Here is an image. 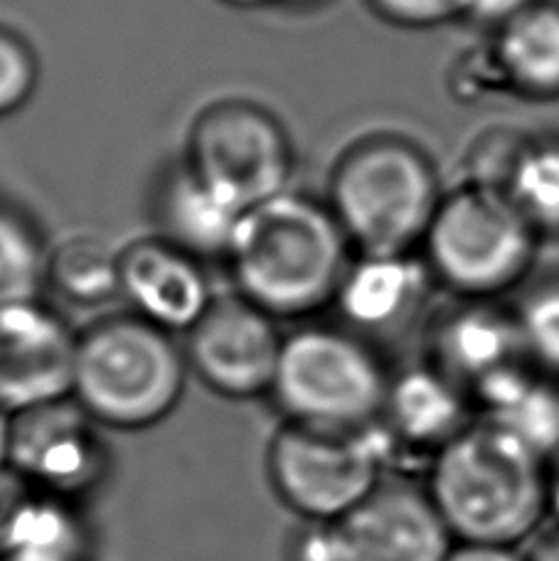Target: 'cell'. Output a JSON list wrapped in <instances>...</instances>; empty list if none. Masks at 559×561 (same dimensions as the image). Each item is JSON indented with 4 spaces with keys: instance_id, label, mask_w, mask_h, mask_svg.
<instances>
[{
    "instance_id": "6da1fadb",
    "label": "cell",
    "mask_w": 559,
    "mask_h": 561,
    "mask_svg": "<svg viewBox=\"0 0 559 561\" xmlns=\"http://www.w3.org/2000/svg\"><path fill=\"white\" fill-rule=\"evenodd\" d=\"M426 490L456 542L523 547L550 523L547 458L486 419L434 458Z\"/></svg>"
},
{
    "instance_id": "7a4b0ae2",
    "label": "cell",
    "mask_w": 559,
    "mask_h": 561,
    "mask_svg": "<svg viewBox=\"0 0 559 561\" xmlns=\"http://www.w3.org/2000/svg\"><path fill=\"white\" fill-rule=\"evenodd\" d=\"M347 249L331 207L284 190L247 209L225 262L239 296L276 320H298L333 306Z\"/></svg>"
},
{
    "instance_id": "3957f363",
    "label": "cell",
    "mask_w": 559,
    "mask_h": 561,
    "mask_svg": "<svg viewBox=\"0 0 559 561\" xmlns=\"http://www.w3.org/2000/svg\"><path fill=\"white\" fill-rule=\"evenodd\" d=\"M187 357L173 333L136 313L106 316L77 340L72 399L112 431H144L175 412Z\"/></svg>"
},
{
    "instance_id": "277c9868",
    "label": "cell",
    "mask_w": 559,
    "mask_h": 561,
    "mask_svg": "<svg viewBox=\"0 0 559 561\" xmlns=\"http://www.w3.org/2000/svg\"><path fill=\"white\" fill-rule=\"evenodd\" d=\"M540 242L503 187L468 178L444 193L422 256L454 298L503 300L531 276Z\"/></svg>"
},
{
    "instance_id": "5b68a950",
    "label": "cell",
    "mask_w": 559,
    "mask_h": 561,
    "mask_svg": "<svg viewBox=\"0 0 559 561\" xmlns=\"http://www.w3.org/2000/svg\"><path fill=\"white\" fill-rule=\"evenodd\" d=\"M442 197L429 158L395 138L347 150L331 180V209L361 254H412Z\"/></svg>"
},
{
    "instance_id": "8992f818",
    "label": "cell",
    "mask_w": 559,
    "mask_h": 561,
    "mask_svg": "<svg viewBox=\"0 0 559 561\" xmlns=\"http://www.w3.org/2000/svg\"><path fill=\"white\" fill-rule=\"evenodd\" d=\"M392 375L365 335L345 325H306L284 337L269 399L294 424L365 428L383 414Z\"/></svg>"
},
{
    "instance_id": "52a82bcc",
    "label": "cell",
    "mask_w": 559,
    "mask_h": 561,
    "mask_svg": "<svg viewBox=\"0 0 559 561\" xmlns=\"http://www.w3.org/2000/svg\"><path fill=\"white\" fill-rule=\"evenodd\" d=\"M377 421L365 428H323L284 421L266 448L276 497L306 523H335L387 476Z\"/></svg>"
},
{
    "instance_id": "ba28073f",
    "label": "cell",
    "mask_w": 559,
    "mask_h": 561,
    "mask_svg": "<svg viewBox=\"0 0 559 561\" xmlns=\"http://www.w3.org/2000/svg\"><path fill=\"white\" fill-rule=\"evenodd\" d=\"M185 165L242 209L284 193L292 144L276 118L247 102L205 108L187 136Z\"/></svg>"
},
{
    "instance_id": "9c48e42d",
    "label": "cell",
    "mask_w": 559,
    "mask_h": 561,
    "mask_svg": "<svg viewBox=\"0 0 559 561\" xmlns=\"http://www.w3.org/2000/svg\"><path fill=\"white\" fill-rule=\"evenodd\" d=\"M8 468L37 493L82 505L114 468L106 428L72 397L10 414Z\"/></svg>"
},
{
    "instance_id": "30bf717a",
    "label": "cell",
    "mask_w": 559,
    "mask_h": 561,
    "mask_svg": "<svg viewBox=\"0 0 559 561\" xmlns=\"http://www.w3.org/2000/svg\"><path fill=\"white\" fill-rule=\"evenodd\" d=\"M187 367L209 392L225 399L272 394L284 337L276 318L244 296H215L185 333Z\"/></svg>"
},
{
    "instance_id": "8fae6325",
    "label": "cell",
    "mask_w": 559,
    "mask_h": 561,
    "mask_svg": "<svg viewBox=\"0 0 559 561\" xmlns=\"http://www.w3.org/2000/svg\"><path fill=\"white\" fill-rule=\"evenodd\" d=\"M422 359L461 385L471 399L531 365L515 306L478 298H456L426 320Z\"/></svg>"
},
{
    "instance_id": "7c38bea8",
    "label": "cell",
    "mask_w": 559,
    "mask_h": 561,
    "mask_svg": "<svg viewBox=\"0 0 559 561\" xmlns=\"http://www.w3.org/2000/svg\"><path fill=\"white\" fill-rule=\"evenodd\" d=\"M77 340L39 298L0 308V407L18 414L72 397Z\"/></svg>"
},
{
    "instance_id": "4fadbf2b",
    "label": "cell",
    "mask_w": 559,
    "mask_h": 561,
    "mask_svg": "<svg viewBox=\"0 0 559 561\" xmlns=\"http://www.w3.org/2000/svg\"><path fill=\"white\" fill-rule=\"evenodd\" d=\"M335 525L347 561H446L456 545L426 485L404 476H385Z\"/></svg>"
},
{
    "instance_id": "5bb4252c",
    "label": "cell",
    "mask_w": 559,
    "mask_h": 561,
    "mask_svg": "<svg viewBox=\"0 0 559 561\" xmlns=\"http://www.w3.org/2000/svg\"><path fill=\"white\" fill-rule=\"evenodd\" d=\"M476 419L471 394L424 359L392 375L377 419L389 468L417 463L429 470L434 458Z\"/></svg>"
},
{
    "instance_id": "9a60e30c",
    "label": "cell",
    "mask_w": 559,
    "mask_h": 561,
    "mask_svg": "<svg viewBox=\"0 0 559 561\" xmlns=\"http://www.w3.org/2000/svg\"><path fill=\"white\" fill-rule=\"evenodd\" d=\"M434 284L426 259L414 252L361 254L347 266L333 306L345 328L375 343L412 328L426 310Z\"/></svg>"
},
{
    "instance_id": "2e32d148",
    "label": "cell",
    "mask_w": 559,
    "mask_h": 561,
    "mask_svg": "<svg viewBox=\"0 0 559 561\" xmlns=\"http://www.w3.org/2000/svg\"><path fill=\"white\" fill-rule=\"evenodd\" d=\"M122 296L132 313L168 333H187L215 300L199 259L163 237L124 249Z\"/></svg>"
},
{
    "instance_id": "e0dca14e",
    "label": "cell",
    "mask_w": 559,
    "mask_h": 561,
    "mask_svg": "<svg viewBox=\"0 0 559 561\" xmlns=\"http://www.w3.org/2000/svg\"><path fill=\"white\" fill-rule=\"evenodd\" d=\"M503 94L559 102V0H535L488 37Z\"/></svg>"
},
{
    "instance_id": "ac0fdd59",
    "label": "cell",
    "mask_w": 559,
    "mask_h": 561,
    "mask_svg": "<svg viewBox=\"0 0 559 561\" xmlns=\"http://www.w3.org/2000/svg\"><path fill=\"white\" fill-rule=\"evenodd\" d=\"M247 209L235 205L185 163L166 178L158 195V222L166 242L195 259H227Z\"/></svg>"
},
{
    "instance_id": "d6986e66",
    "label": "cell",
    "mask_w": 559,
    "mask_h": 561,
    "mask_svg": "<svg viewBox=\"0 0 559 561\" xmlns=\"http://www.w3.org/2000/svg\"><path fill=\"white\" fill-rule=\"evenodd\" d=\"M92 549L82 505L33 488L0 537V561H92Z\"/></svg>"
},
{
    "instance_id": "ffe728a7",
    "label": "cell",
    "mask_w": 559,
    "mask_h": 561,
    "mask_svg": "<svg viewBox=\"0 0 559 561\" xmlns=\"http://www.w3.org/2000/svg\"><path fill=\"white\" fill-rule=\"evenodd\" d=\"M478 419L511 431L545 458L559 448V379L525 365L474 397Z\"/></svg>"
},
{
    "instance_id": "44dd1931",
    "label": "cell",
    "mask_w": 559,
    "mask_h": 561,
    "mask_svg": "<svg viewBox=\"0 0 559 561\" xmlns=\"http://www.w3.org/2000/svg\"><path fill=\"white\" fill-rule=\"evenodd\" d=\"M498 187L543 239L559 237V136H517Z\"/></svg>"
},
{
    "instance_id": "7402d4cb",
    "label": "cell",
    "mask_w": 559,
    "mask_h": 561,
    "mask_svg": "<svg viewBox=\"0 0 559 561\" xmlns=\"http://www.w3.org/2000/svg\"><path fill=\"white\" fill-rule=\"evenodd\" d=\"M47 284L79 306L122 296V252L96 234L65 239L49 252Z\"/></svg>"
},
{
    "instance_id": "603a6c76",
    "label": "cell",
    "mask_w": 559,
    "mask_h": 561,
    "mask_svg": "<svg viewBox=\"0 0 559 561\" xmlns=\"http://www.w3.org/2000/svg\"><path fill=\"white\" fill-rule=\"evenodd\" d=\"M47 266L49 252L33 225L15 209L0 207V308L37 300Z\"/></svg>"
},
{
    "instance_id": "cb8c5ba5",
    "label": "cell",
    "mask_w": 559,
    "mask_h": 561,
    "mask_svg": "<svg viewBox=\"0 0 559 561\" xmlns=\"http://www.w3.org/2000/svg\"><path fill=\"white\" fill-rule=\"evenodd\" d=\"M515 313L531 365L559 379V278L527 290Z\"/></svg>"
},
{
    "instance_id": "d4e9b609",
    "label": "cell",
    "mask_w": 559,
    "mask_h": 561,
    "mask_svg": "<svg viewBox=\"0 0 559 561\" xmlns=\"http://www.w3.org/2000/svg\"><path fill=\"white\" fill-rule=\"evenodd\" d=\"M37 87V59L23 37L0 25V118L27 104Z\"/></svg>"
},
{
    "instance_id": "484cf974",
    "label": "cell",
    "mask_w": 559,
    "mask_h": 561,
    "mask_svg": "<svg viewBox=\"0 0 559 561\" xmlns=\"http://www.w3.org/2000/svg\"><path fill=\"white\" fill-rule=\"evenodd\" d=\"M379 15L404 27H434L464 18V0H370Z\"/></svg>"
},
{
    "instance_id": "4316f807",
    "label": "cell",
    "mask_w": 559,
    "mask_h": 561,
    "mask_svg": "<svg viewBox=\"0 0 559 561\" xmlns=\"http://www.w3.org/2000/svg\"><path fill=\"white\" fill-rule=\"evenodd\" d=\"M286 561H347L335 523H306L286 545Z\"/></svg>"
},
{
    "instance_id": "83f0119b",
    "label": "cell",
    "mask_w": 559,
    "mask_h": 561,
    "mask_svg": "<svg viewBox=\"0 0 559 561\" xmlns=\"http://www.w3.org/2000/svg\"><path fill=\"white\" fill-rule=\"evenodd\" d=\"M535 0H464V18L495 30Z\"/></svg>"
},
{
    "instance_id": "f1b7e54d",
    "label": "cell",
    "mask_w": 559,
    "mask_h": 561,
    "mask_svg": "<svg viewBox=\"0 0 559 561\" xmlns=\"http://www.w3.org/2000/svg\"><path fill=\"white\" fill-rule=\"evenodd\" d=\"M446 561H527V557L521 547L456 542Z\"/></svg>"
},
{
    "instance_id": "f546056e",
    "label": "cell",
    "mask_w": 559,
    "mask_h": 561,
    "mask_svg": "<svg viewBox=\"0 0 559 561\" xmlns=\"http://www.w3.org/2000/svg\"><path fill=\"white\" fill-rule=\"evenodd\" d=\"M525 557L527 561H559V525L547 523L531 539Z\"/></svg>"
},
{
    "instance_id": "4dcf8cb0",
    "label": "cell",
    "mask_w": 559,
    "mask_h": 561,
    "mask_svg": "<svg viewBox=\"0 0 559 561\" xmlns=\"http://www.w3.org/2000/svg\"><path fill=\"white\" fill-rule=\"evenodd\" d=\"M547 507H550V523L559 525V448L547 456Z\"/></svg>"
},
{
    "instance_id": "1f68e13d",
    "label": "cell",
    "mask_w": 559,
    "mask_h": 561,
    "mask_svg": "<svg viewBox=\"0 0 559 561\" xmlns=\"http://www.w3.org/2000/svg\"><path fill=\"white\" fill-rule=\"evenodd\" d=\"M8 448H10V414L0 407V470L8 468Z\"/></svg>"
},
{
    "instance_id": "d6a6232c",
    "label": "cell",
    "mask_w": 559,
    "mask_h": 561,
    "mask_svg": "<svg viewBox=\"0 0 559 561\" xmlns=\"http://www.w3.org/2000/svg\"><path fill=\"white\" fill-rule=\"evenodd\" d=\"M225 3L235 5V8H259V5L274 3V0H225Z\"/></svg>"
}]
</instances>
